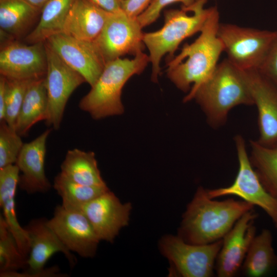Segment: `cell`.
I'll list each match as a JSON object with an SVG mask.
<instances>
[{
	"label": "cell",
	"mask_w": 277,
	"mask_h": 277,
	"mask_svg": "<svg viewBox=\"0 0 277 277\" xmlns=\"http://www.w3.org/2000/svg\"><path fill=\"white\" fill-rule=\"evenodd\" d=\"M254 206L232 198L215 201L199 187L183 214L178 236L185 242L205 245L222 240L236 221Z\"/></svg>",
	"instance_id": "1"
},
{
	"label": "cell",
	"mask_w": 277,
	"mask_h": 277,
	"mask_svg": "<svg viewBox=\"0 0 277 277\" xmlns=\"http://www.w3.org/2000/svg\"><path fill=\"white\" fill-rule=\"evenodd\" d=\"M195 100L214 128L226 122L230 111L241 105H253L245 71L227 58L219 63L212 74L195 90L188 92L184 102Z\"/></svg>",
	"instance_id": "2"
},
{
	"label": "cell",
	"mask_w": 277,
	"mask_h": 277,
	"mask_svg": "<svg viewBox=\"0 0 277 277\" xmlns=\"http://www.w3.org/2000/svg\"><path fill=\"white\" fill-rule=\"evenodd\" d=\"M220 23L217 7L212 6L197 38L190 44H185L180 53L168 61L167 76L181 91L189 92L195 90L209 77L218 64L224 52L217 35Z\"/></svg>",
	"instance_id": "3"
},
{
	"label": "cell",
	"mask_w": 277,
	"mask_h": 277,
	"mask_svg": "<svg viewBox=\"0 0 277 277\" xmlns=\"http://www.w3.org/2000/svg\"><path fill=\"white\" fill-rule=\"evenodd\" d=\"M208 1L196 0L188 7L165 10L163 26L157 31L144 33L143 42L152 65V81H158L162 58L168 53L172 58L184 39L201 31L212 10V7H205Z\"/></svg>",
	"instance_id": "4"
},
{
	"label": "cell",
	"mask_w": 277,
	"mask_h": 277,
	"mask_svg": "<svg viewBox=\"0 0 277 277\" xmlns=\"http://www.w3.org/2000/svg\"><path fill=\"white\" fill-rule=\"evenodd\" d=\"M149 62L141 52L132 59L118 58L107 63L90 90L80 100L78 107L98 120L124 112L122 89L133 75L141 73Z\"/></svg>",
	"instance_id": "5"
},
{
	"label": "cell",
	"mask_w": 277,
	"mask_h": 277,
	"mask_svg": "<svg viewBox=\"0 0 277 277\" xmlns=\"http://www.w3.org/2000/svg\"><path fill=\"white\" fill-rule=\"evenodd\" d=\"M217 35L233 65L242 70H258L277 37V31L220 23Z\"/></svg>",
	"instance_id": "6"
},
{
	"label": "cell",
	"mask_w": 277,
	"mask_h": 277,
	"mask_svg": "<svg viewBox=\"0 0 277 277\" xmlns=\"http://www.w3.org/2000/svg\"><path fill=\"white\" fill-rule=\"evenodd\" d=\"M30 242L27 267L22 272L17 271L0 273L1 277H64L57 266L45 268L48 260L55 253L64 254L71 267L76 263L75 257L63 244L48 225L47 219H36L24 227Z\"/></svg>",
	"instance_id": "7"
},
{
	"label": "cell",
	"mask_w": 277,
	"mask_h": 277,
	"mask_svg": "<svg viewBox=\"0 0 277 277\" xmlns=\"http://www.w3.org/2000/svg\"><path fill=\"white\" fill-rule=\"evenodd\" d=\"M222 239L208 244L195 245L185 242L178 235L164 236L160 242V248L170 264V275L213 276Z\"/></svg>",
	"instance_id": "8"
},
{
	"label": "cell",
	"mask_w": 277,
	"mask_h": 277,
	"mask_svg": "<svg viewBox=\"0 0 277 277\" xmlns=\"http://www.w3.org/2000/svg\"><path fill=\"white\" fill-rule=\"evenodd\" d=\"M234 141L239 162L236 177L230 186L207 189V194L213 199L223 196H238L263 209L277 228V200L264 188L252 166L243 136L236 135Z\"/></svg>",
	"instance_id": "9"
},
{
	"label": "cell",
	"mask_w": 277,
	"mask_h": 277,
	"mask_svg": "<svg viewBox=\"0 0 277 277\" xmlns=\"http://www.w3.org/2000/svg\"><path fill=\"white\" fill-rule=\"evenodd\" d=\"M143 28L137 17L128 15L123 10L110 12L93 42L107 64L126 54L135 56L143 52Z\"/></svg>",
	"instance_id": "10"
},
{
	"label": "cell",
	"mask_w": 277,
	"mask_h": 277,
	"mask_svg": "<svg viewBox=\"0 0 277 277\" xmlns=\"http://www.w3.org/2000/svg\"><path fill=\"white\" fill-rule=\"evenodd\" d=\"M45 44L47 58L45 76L47 110L45 121L47 126L57 130L61 126L70 96L86 81L68 66L46 42Z\"/></svg>",
	"instance_id": "11"
},
{
	"label": "cell",
	"mask_w": 277,
	"mask_h": 277,
	"mask_svg": "<svg viewBox=\"0 0 277 277\" xmlns=\"http://www.w3.org/2000/svg\"><path fill=\"white\" fill-rule=\"evenodd\" d=\"M45 42L25 44L10 38L1 42L0 74L9 80H33L46 76Z\"/></svg>",
	"instance_id": "12"
},
{
	"label": "cell",
	"mask_w": 277,
	"mask_h": 277,
	"mask_svg": "<svg viewBox=\"0 0 277 277\" xmlns=\"http://www.w3.org/2000/svg\"><path fill=\"white\" fill-rule=\"evenodd\" d=\"M47 224L71 252L85 258H92L96 254L100 240L82 211L57 206Z\"/></svg>",
	"instance_id": "13"
},
{
	"label": "cell",
	"mask_w": 277,
	"mask_h": 277,
	"mask_svg": "<svg viewBox=\"0 0 277 277\" xmlns=\"http://www.w3.org/2000/svg\"><path fill=\"white\" fill-rule=\"evenodd\" d=\"M45 42L91 87L94 85L106 63L93 41L60 33L50 36Z\"/></svg>",
	"instance_id": "14"
},
{
	"label": "cell",
	"mask_w": 277,
	"mask_h": 277,
	"mask_svg": "<svg viewBox=\"0 0 277 277\" xmlns=\"http://www.w3.org/2000/svg\"><path fill=\"white\" fill-rule=\"evenodd\" d=\"M257 214L253 209L243 215L226 234L217 256L215 271L219 277H233L240 271L249 246L255 236Z\"/></svg>",
	"instance_id": "15"
},
{
	"label": "cell",
	"mask_w": 277,
	"mask_h": 277,
	"mask_svg": "<svg viewBox=\"0 0 277 277\" xmlns=\"http://www.w3.org/2000/svg\"><path fill=\"white\" fill-rule=\"evenodd\" d=\"M130 203H122L108 190L81 209L91 224L99 240L113 242L121 229L128 224Z\"/></svg>",
	"instance_id": "16"
},
{
	"label": "cell",
	"mask_w": 277,
	"mask_h": 277,
	"mask_svg": "<svg viewBox=\"0 0 277 277\" xmlns=\"http://www.w3.org/2000/svg\"><path fill=\"white\" fill-rule=\"evenodd\" d=\"M253 105L258 110L259 138L261 144L277 143V88L258 70H244Z\"/></svg>",
	"instance_id": "17"
},
{
	"label": "cell",
	"mask_w": 277,
	"mask_h": 277,
	"mask_svg": "<svg viewBox=\"0 0 277 277\" xmlns=\"http://www.w3.org/2000/svg\"><path fill=\"white\" fill-rule=\"evenodd\" d=\"M51 131L52 128L46 129L24 143L15 162L21 172L18 186L28 194L46 193L51 187L45 171L46 142Z\"/></svg>",
	"instance_id": "18"
},
{
	"label": "cell",
	"mask_w": 277,
	"mask_h": 277,
	"mask_svg": "<svg viewBox=\"0 0 277 277\" xmlns=\"http://www.w3.org/2000/svg\"><path fill=\"white\" fill-rule=\"evenodd\" d=\"M110 13L93 0H75L68 14L62 33L77 39L93 41L102 31Z\"/></svg>",
	"instance_id": "19"
},
{
	"label": "cell",
	"mask_w": 277,
	"mask_h": 277,
	"mask_svg": "<svg viewBox=\"0 0 277 277\" xmlns=\"http://www.w3.org/2000/svg\"><path fill=\"white\" fill-rule=\"evenodd\" d=\"M19 170L15 164L0 168V206L3 217L14 236L21 252L27 259L30 252L28 235L19 224L15 210V197Z\"/></svg>",
	"instance_id": "20"
},
{
	"label": "cell",
	"mask_w": 277,
	"mask_h": 277,
	"mask_svg": "<svg viewBox=\"0 0 277 277\" xmlns=\"http://www.w3.org/2000/svg\"><path fill=\"white\" fill-rule=\"evenodd\" d=\"M277 267V255L272 246V235L267 229L252 240L240 271L248 277L263 276Z\"/></svg>",
	"instance_id": "21"
},
{
	"label": "cell",
	"mask_w": 277,
	"mask_h": 277,
	"mask_svg": "<svg viewBox=\"0 0 277 277\" xmlns=\"http://www.w3.org/2000/svg\"><path fill=\"white\" fill-rule=\"evenodd\" d=\"M47 94L45 77L30 84L17 116L14 129L21 136H26L36 123L46 117Z\"/></svg>",
	"instance_id": "22"
},
{
	"label": "cell",
	"mask_w": 277,
	"mask_h": 277,
	"mask_svg": "<svg viewBox=\"0 0 277 277\" xmlns=\"http://www.w3.org/2000/svg\"><path fill=\"white\" fill-rule=\"evenodd\" d=\"M42 10L25 0H0V28L14 39L30 28Z\"/></svg>",
	"instance_id": "23"
},
{
	"label": "cell",
	"mask_w": 277,
	"mask_h": 277,
	"mask_svg": "<svg viewBox=\"0 0 277 277\" xmlns=\"http://www.w3.org/2000/svg\"><path fill=\"white\" fill-rule=\"evenodd\" d=\"M61 173L70 180L91 186H106L95 154L77 148L68 150L61 165Z\"/></svg>",
	"instance_id": "24"
},
{
	"label": "cell",
	"mask_w": 277,
	"mask_h": 277,
	"mask_svg": "<svg viewBox=\"0 0 277 277\" xmlns=\"http://www.w3.org/2000/svg\"><path fill=\"white\" fill-rule=\"evenodd\" d=\"M75 0H49L43 7L39 21L25 39L28 44L45 42L50 36L62 33L63 27Z\"/></svg>",
	"instance_id": "25"
},
{
	"label": "cell",
	"mask_w": 277,
	"mask_h": 277,
	"mask_svg": "<svg viewBox=\"0 0 277 277\" xmlns=\"http://www.w3.org/2000/svg\"><path fill=\"white\" fill-rule=\"evenodd\" d=\"M250 162L266 191L277 200V143L270 145L250 141Z\"/></svg>",
	"instance_id": "26"
},
{
	"label": "cell",
	"mask_w": 277,
	"mask_h": 277,
	"mask_svg": "<svg viewBox=\"0 0 277 277\" xmlns=\"http://www.w3.org/2000/svg\"><path fill=\"white\" fill-rule=\"evenodd\" d=\"M53 188L61 197L63 206L80 211L85 204L109 190L107 186H91L79 184L61 172L54 178Z\"/></svg>",
	"instance_id": "27"
},
{
	"label": "cell",
	"mask_w": 277,
	"mask_h": 277,
	"mask_svg": "<svg viewBox=\"0 0 277 277\" xmlns=\"http://www.w3.org/2000/svg\"><path fill=\"white\" fill-rule=\"evenodd\" d=\"M27 260L21 252L14 236L1 214L0 273L25 270Z\"/></svg>",
	"instance_id": "28"
},
{
	"label": "cell",
	"mask_w": 277,
	"mask_h": 277,
	"mask_svg": "<svg viewBox=\"0 0 277 277\" xmlns=\"http://www.w3.org/2000/svg\"><path fill=\"white\" fill-rule=\"evenodd\" d=\"M21 137L6 121L0 122V168L15 164L24 144Z\"/></svg>",
	"instance_id": "29"
},
{
	"label": "cell",
	"mask_w": 277,
	"mask_h": 277,
	"mask_svg": "<svg viewBox=\"0 0 277 277\" xmlns=\"http://www.w3.org/2000/svg\"><path fill=\"white\" fill-rule=\"evenodd\" d=\"M6 80L7 104L5 121L10 126L14 128L28 88L34 80Z\"/></svg>",
	"instance_id": "30"
},
{
	"label": "cell",
	"mask_w": 277,
	"mask_h": 277,
	"mask_svg": "<svg viewBox=\"0 0 277 277\" xmlns=\"http://www.w3.org/2000/svg\"><path fill=\"white\" fill-rule=\"evenodd\" d=\"M196 0H152L146 9L137 18L143 28L154 22L160 16L162 10L169 5L181 3V6L188 7Z\"/></svg>",
	"instance_id": "31"
},
{
	"label": "cell",
	"mask_w": 277,
	"mask_h": 277,
	"mask_svg": "<svg viewBox=\"0 0 277 277\" xmlns=\"http://www.w3.org/2000/svg\"><path fill=\"white\" fill-rule=\"evenodd\" d=\"M258 70L277 88V37Z\"/></svg>",
	"instance_id": "32"
},
{
	"label": "cell",
	"mask_w": 277,
	"mask_h": 277,
	"mask_svg": "<svg viewBox=\"0 0 277 277\" xmlns=\"http://www.w3.org/2000/svg\"><path fill=\"white\" fill-rule=\"evenodd\" d=\"M152 0H127L122 10L128 15L137 17L148 6Z\"/></svg>",
	"instance_id": "33"
},
{
	"label": "cell",
	"mask_w": 277,
	"mask_h": 277,
	"mask_svg": "<svg viewBox=\"0 0 277 277\" xmlns=\"http://www.w3.org/2000/svg\"><path fill=\"white\" fill-rule=\"evenodd\" d=\"M106 11L113 13L122 10L123 6L127 0H93Z\"/></svg>",
	"instance_id": "34"
},
{
	"label": "cell",
	"mask_w": 277,
	"mask_h": 277,
	"mask_svg": "<svg viewBox=\"0 0 277 277\" xmlns=\"http://www.w3.org/2000/svg\"><path fill=\"white\" fill-rule=\"evenodd\" d=\"M7 104V80L0 76V122L5 120Z\"/></svg>",
	"instance_id": "35"
},
{
	"label": "cell",
	"mask_w": 277,
	"mask_h": 277,
	"mask_svg": "<svg viewBox=\"0 0 277 277\" xmlns=\"http://www.w3.org/2000/svg\"><path fill=\"white\" fill-rule=\"evenodd\" d=\"M34 7L42 10L49 0H25Z\"/></svg>",
	"instance_id": "36"
}]
</instances>
